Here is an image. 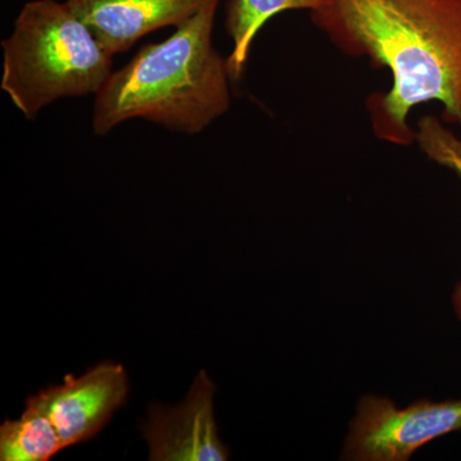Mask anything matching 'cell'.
Wrapping results in <instances>:
<instances>
[{"mask_svg": "<svg viewBox=\"0 0 461 461\" xmlns=\"http://www.w3.org/2000/svg\"><path fill=\"white\" fill-rule=\"evenodd\" d=\"M129 377L121 364L104 362L81 377L30 396L18 420L0 427V460L48 461L63 448L89 441L126 402Z\"/></svg>", "mask_w": 461, "mask_h": 461, "instance_id": "277c9868", "label": "cell"}, {"mask_svg": "<svg viewBox=\"0 0 461 461\" xmlns=\"http://www.w3.org/2000/svg\"><path fill=\"white\" fill-rule=\"evenodd\" d=\"M109 56L124 53L148 33L177 27L211 0H66Z\"/></svg>", "mask_w": 461, "mask_h": 461, "instance_id": "52a82bcc", "label": "cell"}, {"mask_svg": "<svg viewBox=\"0 0 461 461\" xmlns=\"http://www.w3.org/2000/svg\"><path fill=\"white\" fill-rule=\"evenodd\" d=\"M415 142L430 160L456 173L461 178V135L451 131L438 118L426 115L418 122ZM451 300L455 315L461 323V281L455 287Z\"/></svg>", "mask_w": 461, "mask_h": 461, "instance_id": "9c48e42d", "label": "cell"}, {"mask_svg": "<svg viewBox=\"0 0 461 461\" xmlns=\"http://www.w3.org/2000/svg\"><path fill=\"white\" fill-rule=\"evenodd\" d=\"M214 384L199 373L177 408L153 406L142 429L153 461H224L230 451L218 436L213 415Z\"/></svg>", "mask_w": 461, "mask_h": 461, "instance_id": "8992f818", "label": "cell"}, {"mask_svg": "<svg viewBox=\"0 0 461 461\" xmlns=\"http://www.w3.org/2000/svg\"><path fill=\"white\" fill-rule=\"evenodd\" d=\"M461 430V397L423 399L400 408L388 397L364 395L346 435L341 459L408 461L433 439Z\"/></svg>", "mask_w": 461, "mask_h": 461, "instance_id": "5b68a950", "label": "cell"}, {"mask_svg": "<svg viewBox=\"0 0 461 461\" xmlns=\"http://www.w3.org/2000/svg\"><path fill=\"white\" fill-rule=\"evenodd\" d=\"M221 2L211 0L168 39L142 45L130 62L112 72L94 102L96 136L133 118L196 135L229 112V58L213 44Z\"/></svg>", "mask_w": 461, "mask_h": 461, "instance_id": "7a4b0ae2", "label": "cell"}, {"mask_svg": "<svg viewBox=\"0 0 461 461\" xmlns=\"http://www.w3.org/2000/svg\"><path fill=\"white\" fill-rule=\"evenodd\" d=\"M311 20L345 56L390 71V90L366 99L379 140L414 144L409 115L429 102L461 132V0H326Z\"/></svg>", "mask_w": 461, "mask_h": 461, "instance_id": "6da1fadb", "label": "cell"}, {"mask_svg": "<svg viewBox=\"0 0 461 461\" xmlns=\"http://www.w3.org/2000/svg\"><path fill=\"white\" fill-rule=\"evenodd\" d=\"M326 0H229L226 30L233 48L229 57L230 77L240 80L258 32L282 12L308 9L317 11Z\"/></svg>", "mask_w": 461, "mask_h": 461, "instance_id": "ba28073f", "label": "cell"}, {"mask_svg": "<svg viewBox=\"0 0 461 461\" xmlns=\"http://www.w3.org/2000/svg\"><path fill=\"white\" fill-rule=\"evenodd\" d=\"M2 50L0 89L27 120L57 100L96 95L113 72V57L67 2L26 3Z\"/></svg>", "mask_w": 461, "mask_h": 461, "instance_id": "3957f363", "label": "cell"}]
</instances>
